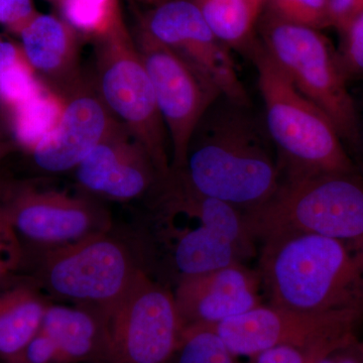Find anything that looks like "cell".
I'll return each instance as SVG.
<instances>
[{
    "instance_id": "obj_38",
    "label": "cell",
    "mask_w": 363,
    "mask_h": 363,
    "mask_svg": "<svg viewBox=\"0 0 363 363\" xmlns=\"http://www.w3.org/2000/svg\"></svg>"
},
{
    "instance_id": "obj_6",
    "label": "cell",
    "mask_w": 363,
    "mask_h": 363,
    "mask_svg": "<svg viewBox=\"0 0 363 363\" xmlns=\"http://www.w3.org/2000/svg\"><path fill=\"white\" fill-rule=\"evenodd\" d=\"M257 35L296 89L331 119L343 143L359 147V114L330 40L321 30L289 23L266 9Z\"/></svg>"
},
{
    "instance_id": "obj_17",
    "label": "cell",
    "mask_w": 363,
    "mask_h": 363,
    "mask_svg": "<svg viewBox=\"0 0 363 363\" xmlns=\"http://www.w3.org/2000/svg\"><path fill=\"white\" fill-rule=\"evenodd\" d=\"M21 49L40 80L65 98L85 82L82 35L62 16L39 13L20 33Z\"/></svg>"
},
{
    "instance_id": "obj_14",
    "label": "cell",
    "mask_w": 363,
    "mask_h": 363,
    "mask_svg": "<svg viewBox=\"0 0 363 363\" xmlns=\"http://www.w3.org/2000/svg\"><path fill=\"white\" fill-rule=\"evenodd\" d=\"M123 125L87 80L65 97L56 128L30 152L38 168L49 173L75 169L104 138Z\"/></svg>"
},
{
    "instance_id": "obj_37",
    "label": "cell",
    "mask_w": 363,
    "mask_h": 363,
    "mask_svg": "<svg viewBox=\"0 0 363 363\" xmlns=\"http://www.w3.org/2000/svg\"><path fill=\"white\" fill-rule=\"evenodd\" d=\"M0 140H2L1 136H0Z\"/></svg>"
},
{
    "instance_id": "obj_16",
    "label": "cell",
    "mask_w": 363,
    "mask_h": 363,
    "mask_svg": "<svg viewBox=\"0 0 363 363\" xmlns=\"http://www.w3.org/2000/svg\"><path fill=\"white\" fill-rule=\"evenodd\" d=\"M75 174L88 192L118 201L152 195L164 177L123 125L98 143L76 167Z\"/></svg>"
},
{
    "instance_id": "obj_10",
    "label": "cell",
    "mask_w": 363,
    "mask_h": 363,
    "mask_svg": "<svg viewBox=\"0 0 363 363\" xmlns=\"http://www.w3.org/2000/svg\"><path fill=\"white\" fill-rule=\"evenodd\" d=\"M135 40L149 74L172 147L171 169L185 166L189 142L218 88L173 50L138 26Z\"/></svg>"
},
{
    "instance_id": "obj_20",
    "label": "cell",
    "mask_w": 363,
    "mask_h": 363,
    "mask_svg": "<svg viewBox=\"0 0 363 363\" xmlns=\"http://www.w3.org/2000/svg\"><path fill=\"white\" fill-rule=\"evenodd\" d=\"M217 39L245 56L259 40L267 0H193Z\"/></svg>"
},
{
    "instance_id": "obj_7",
    "label": "cell",
    "mask_w": 363,
    "mask_h": 363,
    "mask_svg": "<svg viewBox=\"0 0 363 363\" xmlns=\"http://www.w3.org/2000/svg\"><path fill=\"white\" fill-rule=\"evenodd\" d=\"M94 87L102 101L142 145L162 176L171 171L169 135L156 94L128 28L93 40Z\"/></svg>"
},
{
    "instance_id": "obj_3",
    "label": "cell",
    "mask_w": 363,
    "mask_h": 363,
    "mask_svg": "<svg viewBox=\"0 0 363 363\" xmlns=\"http://www.w3.org/2000/svg\"><path fill=\"white\" fill-rule=\"evenodd\" d=\"M257 272L267 304L292 311L363 314V257L347 243L315 234L260 243Z\"/></svg>"
},
{
    "instance_id": "obj_25",
    "label": "cell",
    "mask_w": 363,
    "mask_h": 363,
    "mask_svg": "<svg viewBox=\"0 0 363 363\" xmlns=\"http://www.w3.org/2000/svg\"><path fill=\"white\" fill-rule=\"evenodd\" d=\"M266 9L296 25L319 30L330 28L329 0H267Z\"/></svg>"
},
{
    "instance_id": "obj_26",
    "label": "cell",
    "mask_w": 363,
    "mask_h": 363,
    "mask_svg": "<svg viewBox=\"0 0 363 363\" xmlns=\"http://www.w3.org/2000/svg\"><path fill=\"white\" fill-rule=\"evenodd\" d=\"M339 33L341 43L336 51L346 80L363 77V13Z\"/></svg>"
},
{
    "instance_id": "obj_4",
    "label": "cell",
    "mask_w": 363,
    "mask_h": 363,
    "mask_svg": "<svg viewBox=\"0 0 363 363\" xmlns=\"http://www.w3.org/2000/svg\"><path fill=\"white\" fill-rule=\"evenodd\" d=\"M247 56L257 69L262 116L276 149L281 179L355 173L331 119L296 89L259 38Z\"/></svg>"
},
{
    "instance_id": "obj_11",
    "label": "cell",
    "mask_w": 363,
    "mask_h": 363,
    "mask_svg": "<svg viewBox=\"0 0 363 363\" xmlns=\"http://www.w3.org/2000/svg\"><path fill=\"white\" fill-rule=\"evenodd\" d=\"M362 313L341 311L312 314L269 304L220 323L207 326L235 357H252L278 346L318 347L353 343L352 331Z\"/></svg>"
},
{
    "instance_id": "obj_5",
    "label": "cell",
    "mask_w": 363,
    "mask_h": 363,
    "mask_svg": "<svg viewBox=\"0 0 363 363\" xmlns=\"http://www.w3.org/2000/svg\"><path fill=\"white\" fill-rule=\"evenodd\" d=\"M243 216L257 243L315 234L362 245L363 180L357 172L283 178L267 201Z\"/></svg>"
},
{
    "instance_id": "obj_22",
    "label": "cell",
    "mask_w": 363,
    "mask_h": 363,
    "mask_svg": "<svg viewBox=\"0 0 363 363\" xmlns=\"http://www.w3.org/2000/svg\"><path fill=\"white\" fill-rule=\"evenodd\" d=\"M59 6L62 18L92 42L128 28L121 0H63Z\"/></svg>"
},
{
    "instance_id": "obj_30",
    "label": "cell",
    "mask_w": 363,
    "mask_h": 363,
    "mask_svg": "<svg viewBox=\"0 0 363 363\" xmlns=\"http://www.w3.org/2000/svg\"><path fill=\"white\" fill-rule=\"evenodd\" d=\"M11 363H62V360L52 339L40 329L23 352Z\"/></svg>"
},
{
    "instance_id": "obj_2",
    "label": "cell",
    "mask_w": 363,
    "mask_h": 363,
    "mask_svg": "<svg viewBox=\"0 0 363 363\" xmlns=\"http://www.w3.org/2000/svg\"><path fill=\"white\" fill-rule=\"evenodd\" d=\"M150 196L157 253L174 285L259 255L243 212L200 194L180 171L171 169Z\"/></svg>"
},
{
    "instance_id": "obj_28",
    "label": "cell",
    "mask_w": 363,
    "mask_h": 363,
    "mask_svg": "<svg viewBox=\"0 0 363 363\" xmlns=\"http://www.w3.org/2000/svg\"><path fill=\"white\" fill-rule=\"evenodd\" d=\"M342 347L318 346V347L304 348L278 346V347L269 348L252 355L250 357L248 363H317L318 360L321 359L325 355Z\"/></svg>"
},
{
    "instance_id": "obj_9",
    "label": "cell",
    "mask_w": 363,
    "mask_h": 363,
    "mask_svg": "<svg viewBox=\"0 0 363 363\" xmlns=\"http://www.w3.org/2000/svg\"><path fill=\"white\" fill-rule=\"evenodd\" d=\"M104 315L107 363H169L184 333L173 291L143 271Z\"/></svg>"
},
{
    "instance_id": "obj_1",
    "label": "cell",
    "mask_w": 363,
    "mask_h": 363,
    "mask_svg": "<svg viewBox=\"0 0 363 363\" xmlns=\"http://www.w3.org/2000/svg\"><path fill=\"white\" fill-rule=\"evenodd\" d=\"M176 171L200 194L241 212L267 201L281 181L262 114L252 104L224 95L203 114L189 142L185 166Z\"/></svg>"
},
{
    "instance_id": "obj_18",
    "label": "cell",
    "mask_w": 363,
    "mask_h": 363,
    "mask_svg": "<svg viewBox=\"0 0 363 363\" xmlns=\"http://www.w3.org/2000/svg\"><path fill=\"white\" fill-rule=\"evenodd\" d=\"M40 329L56 345L62 363H107L106 326L99 310L49 305Z\"/></svg>"
},
{
    "instance_id": "obj_23",
    "label": "cell",
    "mask_w": 363,
    "mask_h": 363,
    "mask_svg": "<svg viewBox=\"0 0 363 363\" xmlns=\"http://www.w3.org/2000/svg\"><path fill=\"white\" fill-rule=\"evenodd\" d=\"M169 363H238L221 338L207 326L184 330L181 342Z\"/></svg>"
},
{
    "instance_id": "obj_32",
    "label": "cell",
    "mask_w": 363,
    "mask_h": 363,
    "mask_svg": "<svg viewBox=\"0 0 363 363\" xmlns=\"http://www.w3.org/2000/svg\"><path fill=\"white\" fill-rule=\"evenodd\" d=\"M23 58L26 56L21 45L20 47L0 37V73Z\"/></svg>"
},
{
    "instance_id": "obj_24",
    "label": "cell",
    "mask_w": 363,
    "mask_h": 363,
    "mask_svg": "<svg viewBox=\"0 0 363 363\" xmlns=\"http://www.w3.org/2000/svg\"><path fill=\"white\" fill-rule=\"evenodd\" d=\"M47 86L26 58L0 73V107L6 116L39 94Z\"/></svg>"
},
{
    "instance_id": "obj_8",
    "label": "cell",
    "mask_w": 363,
    "mask_h": 363,
    "mask_svg": "<svg viewBox=\"0 0 363 363\" xmlns=\"http://www.w3.org/2000/svg\"><path fill=\"white\" fill-rule=\"evenodd\" d=\"M47 250L38 267L37 285L104 314L142 271L123 243L105 233Z\"/></svg>"
},
{
    "instance_id": "obj_29",
    "label": "cell",
    "mask_w": 363,
    "mask_h": 363,
    "mask_svg": "<svg viewBox=\"0 0 363 363\" xmlns=\"http://www.w3.org/2000/svg\"><path fill=\"white\" fill-rule=\"evenodd\" d=\"M39 13L33 0H0V25L16 35Z\"/></svg>"
},
{
    "instance_id": "obj_27",
    "label": "cell",
    "mask_w": 363,
    "mask_h": 363,
    "mask_svg": "<svg viewBox=\"0 0 363 363\" xmlns=\"http://www.w3.org/2000/svg\"><path fill=\"white\" fill-rule=\"evenodd\" d=\"M21 247L6 204L0 202V284L18 267Z\"/></svg>"
},
{
    "instance_id": "obj_35",
    "label": "cell",
    "mask_w": 363,
    "mask_h": 363,
    "mask_svg": "<svg viewBox=\"0 0 363 363\" xmlns=\"http://www.w3.org/2000/svg\"><path fill=\"white\" fill-rule=\"evenodd\" d=\"M49 1L54 2V4H57L59 6L63 0H49Z\"/></svg>"
},
{
    "instance_id": "obj_13",
    "label": "cell",
    "mask_w": 363,
    "mask_h": 363,
    "mask_svg": "<svg viewBox=\"0 0 363 363\" xmlns=\"http://www.w3.org/2000/svg\"><path fill=\"white\" fill-rule=\"evenodd\" d=\"M4 204L18 235L47 250L106 228L107 218L94 203L57 191L21 189Z\"/></svg>"
},
{
    "instance_id": "obj_31",
    "label": "cell",
    "mask_w": 363,
    "mask_h": 363,
    "mask_svg": "<svg viewBox=\"0 0 363 363\" xmlns=\"http://www.w3.org/2000/svg\"><path fill=\"white\" fill-rule=\"evenodd\" d=\"M362 13L363 0H329L330 28L338 33Z\"/></svg>"
},
{
    "instance_id": "obj_15",
    "label": "cell",
    "mask_w": 363,
    "mask_h": 363,
    "mask_svg": "<svg viewBox=\"0 0 363 363\" xmlns=\"http://www.w3.org/2000/svg\"><path fill=\"white\" fill-rule=\"evenodd\" d=\"M173 293L184 330L250 311L264 297L257 269L240 262L182 279Z\"/></svg>"
},
{
    "instance_id": "obj_34",
    "label": "cell",
    "mask_w": 363,
    "mask_h": 363,
    "mask_svg": "<svg viewBox=\"0 0 363 363\" xmlns=\"http://www.w3.org/2000/svg\"><path fill=\"white\" fill-rule=\"evenodd\" d=\"M16 145L13 140H0V159L7 156L9 152L16 149Z\"/></svg>"
},
{
    "instance_id": "obj_33",
    "label": "cell",
    "mask_w": 363,
    "mask_h": 363,
    "mask_svg": "<svg viewBox=\"0 0 363 363\" xmlns=\"http://www.w3.org/2000/svg\"><path fill=\"white\" fill-rule=\"evenodd\" d=\"M337 360L338 363H362L357 347L353 343L338 350Z\"/></svg>"
},
{
    "instance_id": "obj_21",
    "label": "cell",
    "mask_w": 363,
    "mask_h": 363,
    "mask_svg": "<svg viewBox=\"0 0 363 363\" xmlns=\"http://www.w3.org/2000/svg\"><path fill=\"white\" fill-rule=\"evenodd\" d=\"M65 107V98L45 86L39 94L6 116L13 142L30 152L58 124Z\"/></svg>"
},
{
    "instance_id": "obj_12",
    "label": "cell",
    "mask_w": 363,
    "mask_h": 363,
    "mask_svg": "<svg viewBox=\"0 0 363 363\" xmlns=\"http://www.w3.org/2000/svg\"><path fill=\"white\" fill-rule=\"evenodd\" d=\"M138 26L211 81L222 95L252 104L231 50L217 39L193 0H167L152 6Z\"/></svg>"
},
{
    "instance_id": "obj_36",
    "label": "cell",
    "mask_w": 363,
    "mask_h": 363,
    "mask_svg": "<svg viewBox=\"0 0 363 363\" xmlns=\"http://www.w3.org/2000/svg\"><path fill=\"white\" fill-rule=\"evenodd\" d=\"M362 257H363V245H362Z\"/></svg>"
},
{
    "instance_id": "obj_19",
    "label": "cell",
    "mask_w": 363,
    "mask_h": 363,
    "mask_svg": "<svg viewBox=\"0 0 363 363\" xmlns=\"http://www.w3.org/2000/svg\"><path fill=\"white\" fill-rule=\"evenodd\" d=\"M48 306L37 284L0 288V358L4 362H14L38 333Z\"/></svg>"
}]
</instances>
